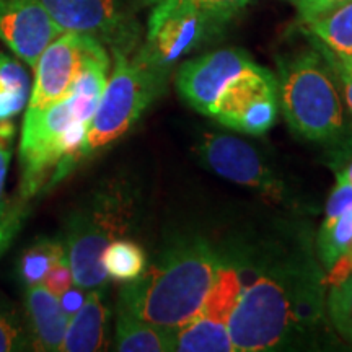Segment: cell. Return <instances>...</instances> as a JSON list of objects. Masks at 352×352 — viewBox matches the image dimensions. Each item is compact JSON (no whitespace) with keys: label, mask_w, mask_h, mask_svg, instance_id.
Returning <instances> with one entry per match:
<instances>
[{"label":"cell","mask_w":352,"mask_h":352,"mask_svg":"<svg viewBox=\"0 0 352 352\" xmlns=\"http://www.w3.org/2000/svg\"><path fill=\"white\" fill-rule=\"evenodd\" d=\"M318 47H320V51H321V56H323V59H327V63L340 65V67H342L344 70H347V72H349V74H352V57L336 56V54H334V52L327 50V47H324L323 44H320V43H318Z\"/></svg>","instance_id":"cell-33"},{"label":"cell","mask_w":352,"mask_h":352,"mask_svg":"<svg viewBox=\"0 0 352 352\" xmlns=\"http://www.w3.org/2000/svg\"><path fill=\"white\" fill-rule=\"evenodd\" d=\"M347 2H351V0H297L298 20L303 25H307L328 15L329 12L336 10L338 7L344 6Z\"/></svg>","instance_id":"cell-28"},{"label":"cell","mask_w":352,"mask_h":352,"mask_svg":"<svg viewBox=\"0 0 352 352\" xmlns=\"http://www.w3.org/2000/svg\"><path fill=\"white\" fill-rule=\"evenodd\" d=\"M327 308L334 328L352 315V274L341 283L329 285Z\"/></svg>","instance_id":"cell-26"},{"label":"cell","mask_w":352,"mask_h":352,"mask_svg":"<svg viewBox=\"0 0 352 352\" xmlns=\"http://www.w3.org/2000/svg\"><path fill=\"white\" fill-rule=\"evenodd\" d=\"M63 33L39 0H0V39L30 67Z\"/></svg>","instance_id":"cell-13"},{"label":"cell","mask_w":352,"mask_h":352,"mask_svg":"<svg viewBox=\"0 0 352 352\" xmlns=\"http://www.w3.org/2000/svg\"><path fill=\"white\" fill-rule=\"evenodd\" d=\"M15 139V124L8 121L0 122V199L6 188L8 166L12 160V144Z\"/></svg>","instance_id":"cell-29"},{"label":"cell","mask_w":352,"mask_h":352,"mask_svg":"<svg viewBox=\"0 0 352 352\" xmlns=\"http://www.w3.org/2000/svg\"><path fill=\"white\" fill-rule=\"evenodd\" d=\"M352 245V206L334 219H324L316 236V248L327 270Z\"/></svg>","instance_id":"cell-23"},{"label":"cell","mask_w":352,"mask_h":352,"mask_svg":"<svg viewBox=\"0 0 352 352\" xmlns=\"http://www.w3.org/2000/svg\"><path fill=\"white\" fill-rule=\"evenodd\" d=\"M83 300H85V294H83V289L78 287V285L74 284L72 287H70L67 292H64L63 296L59 297V302H60V307H63V310L65 311V315L72 316L78 308L82 307Z\"/></svg>","instance_id":"cell-31"},{"label":"cell","mask_w":352,"mask_h":352,"mask_svg":"<svg viewBox=\"0 0 352 352\" xmlns=\"http://www.w3.org/2000/svg\"><path fill=\"white\" fill-rule=\"evenodd\" d=\"M277 113V78L254 63L223 90L209 118L228 129L261 135L276 124Z\"/></svg>","instance_id":"cell-9"},{"label":"cell","mask_w":352,"mask_h":352,"mask_svg":"<svg viewBox=\"0 0 352 352\" xmlns=\"http://www.w3.org/2000/svg\"><path fill=\"white\" fill-rule=\"evenodd\" d=\"M307 32L336 56L352 57V0L305 25Z\"/></svg>","instance_id":"cell-19"},{"label":"cell","mask_w":352,"mask_h":352,"mask_svg":"<svg viewBox=\"0 0 352 352\" xmlns=\"http://www.w3.org/2000/svg\"><path fill=\"white\" fill-rule=\"evenodd\" d=\"M277 95L285 121L303 139L329 142L342 134L340 94L318 52H302L280 64Z\"/></svg>","instance_id":"cell-5"},{"label":"cell","mask_w":352,"mask_h":352,"mask_svg":"<svg viewBox=\"0 0 352 352\" xmlns=\"http://www.w3.org/2000/svg\"><path fill=\"white\" fill-rule=\"evenodd\" d=\"M88 124L72 114L69 98L46 109H28L20 139V197L28 202L63 182L80 164Z\"/></svg>","instance_id":"cell-4"},{"label":"cell","mask_w":352,"mask_h":352,"mask_svg":"<svg viewBox=\"0 0 352 352\" xmlns=\"http://www.w3.org/2000/svg\"><path fill=\"white\" fill-rule=\"evenodd\" d=\"M44 287L50 290L51 294H54L56 297H60L64 292L74 285V274L72 267H70L67 254L63 256L57 261L54 266L47 271V274L44 276L43 280Z\"/></svg>","instance_id":"cell-27"},{"label":"cell","mask_w":352,"mask_h":352,"mask_svg":"<svg viewBox=\"0 0 352 352\" xmlns=\"http://www.w3.org/2000/svg\"><path fill=\"white\" fill-rule=\"evenodd\" d=\"M220 25L223 23L199 13H176L160 23L148 26L147 46L139 56L164 76L175 60L199 46Z\"/></svg>","instance_id":"cell-14"},{"label":"cell","mask_w":352,"mask_h":352,"mask_svg":"<svg viewBox=\"0 0 352 352\" xmlns=\"http://www.w3.org/2000/svg\"><path fill=\"white\" fill-rule=\"evenodd\" d=\"M114 67L100 104L88 126L83 157H91L121 139L160 94L164 76L153 70L142 57H127L113 50Z\"/></svg>","instance_id":"cell-6"},{"label":"cell","mask_w":352,"mask_h":352,"mask_svg":"<svg viewBox=\"0 0 352 352\" xmlns=\"http://www.w3.org/2000/svg\"><path fill=\"white\" fill-rule=\"evenodd\" d=\"M223 261L226 254L197 236L175 241L138 279L126 283L120 307L175 331L199 311Z\"/></svg>","instance_id":"cell-2"},{"label":"cell","mask_w":352,"mask_h":352,"mask_svg":"<svg viewBox=\"0 0 352 352\" xmlns=\"http://www.w3.org/2000/svg\"><path fill=\"white\" fill-rule=\"evenodd\" d=\"M28 215L26 201L21 199H0V258L10 248L12 241L19 235L23 222Z\"/></svg>","instance_id":"cell-25"},{"label":"cell","mask_w":352,"mask_h":352,"mask_svg":"<svg viewBox=\"0 0 352 352\" xmlns=\"http://www.w3.org/2000/svg\"><path fill=\"white\" fill-rule=\"evenodd\" d=\"M201 164L230 182L252 188L274 204H292L290 189L253 145L227 134L206 132L197 144Z\"/></svg>","instance_id":"cell-8"},{"label":"cell","mask_w":352,"mask_h":352,"mask_svg":"<svg viewBox=\"0 0 352 352\" xmlns=\"http://www.w3.org/2000/svg\"><path fill=\"white\" fill-rule=\"evenodd\" d=\"M65 256V246L60 239L39 236L26 246L16 261V276L25 287L43 284L44 276L60 258Z\"/></svg>","instance_id":"cell-20"},{"label":"cell","mask_w":352,"mask_h":352,"mask_svg":"<svg viewBox=\"0 0 352 352\" xmlns=\"http://www.w3.org/2000/svg\"><path fill=\"white\" fill-rule=\"evenodd\" d=\"M109 308L104 302L101 287L91 289L82 307L70 316L65 329L64 352H95L107 344Z\"/></svg>","instance_id":"cell-16"},{"label":"cell","mask_w":352,"mask_h":352,"mask_svg":"<svg viewBox=\"0 0 352 352\" xmlns=\"http://www.w3.org/2000/svg\"><path fill=\"white\" fill-rule=\"evenodd\" d=\"M25 308L33 349L43 352L60 351L69 316L60 307L59 297L51 294L44 284L28 285L25 292Z\"/></svg>","instance_id":"cell-15"},{"label":"cell","mask_w":352,"mask_h":352,"mask_svg":"<svg viewBox=\"0 0 352 352\" xmlns=\"http://www.w3.org/2000/svg\"><path fill=\"white\" fill-rule=\"evenodd\" d=\"M256 63L241 50H219L188 60L178 70L176 88L197 113L210 116L223 90Z\"/></svg>","instance_id":"cell-11"},{"label":"cell","mask_w":352,"mask_h":352,"mask_svg":"<svg viewBox=\"0 0 352 352\" xmlns=\"http://www.w3.org/2000/svg\"><path fill=\"white\" fill-rule=\"evenodd\" d=\"M252 0H160L148 19V26L160 23L176 13H199L220 23L243 10Z\"/></svg>","instance_id":"cell-21"},{"label":"cell","mask_w":352,"mask_h":352,"mask_svg":"<svg viewBox=\"0 0 352 352\" xmlns=\"http://www.w3.org/2000/svg\"><path fill=\"white\" fill-rule=\"evenodd\" d=\"M352 206V184L336 175V186H334L331 196L327 202V215L324 219H334L338 217L342 210Z\"/></svg>","instance_id":"cell-30"},{"label":"cell","mask_w":352,"mask_h":352,"mask_svg":"<svg viewBox=\"0 0 352 352\" xmlns=\"http://www.w3.org/2000/svg\"><path fill=\"white\" fill-rule=\"evenodd\" d=\"M294 2H297V0H294Z\"/></svg>","instance_id":"cell-37"},{"label":"cell","mask_w":352,"mask_h":352,"mask_svg":"<svg viewBox=\"0 0 352 352\" xmlns=\"http://www.w3.org/2000/svg\"><path fill=\"white\" fill-rule=\"evenodd\" d=\"M241 292L240 263L226 256L199 311L173 331V351L233 352L228 321Z\"/></svg>","instance_id":"cell-7"},{"label":"cell","mask_w":352,"mask_h":352,"mask_svg":"<svg viewBox=\"0 0 352 352\" xmlns=\"http://www.w3.org/2000/svg\"><path fill=\"white\" fill-rule=\"evenodd\" d=\"M95 39L88 34L64 32L43 51L34 65L28 109H46L67 98Z\"/></svg>","instance_id":"cell-10"},{"label":"cell","mask_w":352,"mask_h":352,"mask_svg":"<svg viewBox=\"0 0 352 352\" xmlns=\"http://www.w3.org/2000/svg\"><path fill=\"white\" fill-rule=\"evenodd\" d=\"M32 94L30 76L20 60L0 52V122L23 111Z\"/></svg>","instance_id":"cell-18"},{"label":"cell","mask_w":352,"mask_h":352,"mask_svg":"<svg viewBox=\"0 0 352 352\" xmlns=\"http://www.w3.org/2000/svg\"><path fill=\"white\" fill-rule=\"evenodd\" d=\"M246 284L228 321L233 352L290 349L307 344L323 320L324 277L310 259L246 261Z\"/></svg>","instance_id":"cell-1"},{"label":"cell","mask_w":352,"mask_h":352,"mask_svg":"<svg viewBox=\"0 0 352 352\" xmlns=\"http://www.w3.org/2000/svg\"><path fill=\"white\" fill-rule=\"evenodd\" d=\"M63 32L94 36L113 50H129L134 36L124 0H39Z\"/></svg>","instance_id":"cell-12"},{"label":"cell","mask_w":352,"mask_h":352,"mask_svg":"<svg viewBox=\"0 0 352 352\" xmlns=\"http://www.w3.org/2000/svg\"><path fill=\"white\" fill-rule=\"evenodd\" d=\"M336 329L342 334V336L346 338L347 341H351V342H352V315H351L349 318H347V320L342 321L341 324H338Z\"/></svg>","instance_id":"cell-34"},{"label":"cell","mask_w":352,"mask_h":352,"mask_svg":"<svg viewBox=\"0 0 352 352\" xmlns=\"http://www.w3.org/2000/svg\"><path fill=\"white\" fill-rule=\"evenodd\" d=\"M336 175H340L341 178H344L347 183L352 184V158L342 165L341 170H336Z\"/></svg>","instance_id":"cell-35"},{"label":"cell","mask_w":352,"mask_h":352,"mask_svg":"<svg viewBox=\"0 0 352 352\" xmlns=\"http://www.w3.org/2000/svg\"><path fill=\"white\" fill-rule=\"evenodd\" d=\"M346 254H349V256H352V245H351V248H349V252H347Z\"/></svg>","instance_id":"cell-36"},{"label":"cell","mask_w":352,"mask_h":352,"mask_svg":"<svg viewBox=\"0 0 352 352\" xmlns=\"http://www.w3.org/2000/svg\"><path fill=\"white\" fill-rule=\"evenodd\" d=\"M101 264L108 277L121 283H131L147 267V254L135 241L118 239L104 248Z\"/></svg>","instance_id":"cell-22"},{"label":"cell","mask_w":352,"mask_h":352,"mask_svg":"<svg viewBox=\"0 0 352 352\" xmlns=\"http://www.w3.org/2000/svg\"><path fill=\"white\" fill-rule=\"evenodd\" d=\"M139 215V191L124 179H109L77 206L67 217L63 239L74 284L83 290L107 284L101 254L135 227Z\"/></svg>","instance_id":"cell-3"},{"label":"cell","mask_w":352,"mask_h":352,"mask_svg":"<svg viewBox=\"0 0 352 352\" xmlns=\"http://www.w3.org/2000/svg\"><path fill=\"white\" fill-rule=\"evenodd\" d=\"M114 349L121 352H168L173 351V331L138 318L118 307Z\"/></svg>","instance_id":"cell-17"},{"label":"cell","mask_w":352,"mask_h":352,"mask_svg":"<svg viewBox=\"0 0 352 352\" xmlns=\"http://www.w3.org/2000/svg\"><path fill=\"white\" fill-rule=\"evenodd\" d=\"M28 324H25L8 303L0 300V352L32 351Z\"/></svg>","instance_id":"cell-24"},{"label":"cell","mask_w":352,"mask_h":352,"mask_svg":"<svg viewBox=\"0 0 352 352\" xmlns=\"http://www.w3.org/2000/svg\"><path fill=\"white\" fill-rule=\"evenodd\" d=\"M327 64H328V67H331L333 72L336 74L338 78H340L341 87H342V94H344V98H346V104L352 114V74H349L347 70H344L336 64H329V63H327Z\"/></svg>","instance_id":"cell-32"}]
</instances>
